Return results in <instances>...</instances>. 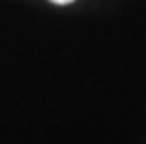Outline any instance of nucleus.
<instances>
[{
	"label": "nucleus",
	"instance_id": "f257e3e1",
	"mask_svg": "<svg viewBox=\"0 0 146 144\" xmlns=\"http://www.w3.org/2000/svg\"><path fill=\"white\" fill-rule=\"evenodd\" d=\"M52 4H69V2H73V0H51Z\"/></svg>",
	"mask_w": 146,
	"mask_h": 144
}]
</instances>
